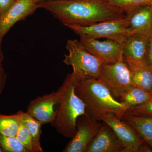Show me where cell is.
<instances>
[{
	"instance_id": "8992f818",
	"label": "cell",
	"mask_w": 152,
	"mask_h": 152,
	"mask_svg": "<svg viewBox=\"0 0 152 152\" xmlns=\"http://www.w3.org/2000/svg\"><path fill=\"white\" fill-rule=\"evenodd\" d=\"M98 79L107 87L115 98H120L133 86L130 70L124 58L113 64H103Z\"/></svg>"
},
{
	"instance_id": "d6986e66",
	"label": "cell",
	"mask_w": 152,
	"mask_h": 152,
	"mask_svg": "<svg viewBox=\"0 0 152 152\" xmlns=\"http://www.w3.org/2000/svg\"><path fill=\"white\" fill-rule=\"evenodd\" d=\"M125 15L145 6L152 5V0H104Z\"/></svg>"
},
{
	"instance_id": "52a82bcc",
	"label": "cell",
	"mask_w": 152,
	"mask_h": 152,
	"mask_svg": "<svg viewBox=\"0 0 152 152\" xmlns=\"http://www.w3.org/2000/svg\"><path fill=\"white\" fill-rule=\"evenodd\" d=\"M99 120L112 129L124 148H131L135 152H143L146 142L131 125L112 113L103 114Z\"/></svg>"
},
{
	"instance_id": "484cf974",
	"label": "cell",
	"mask_w": 152,
	"mask_h": 152,
	"mask_svg": "<svg viewBox=\"0 0 152 152\" xmlns=\"http://www.w3.org/2000/svg\"><path fill=\"white\" fill-rule=\"evenodd\" d=\"M7 78V75L3 67L0 69V94L2 92L5 86Z\"/></svg>"
},
{
	"instance_id": "e0dca14e",
	"label": "cell",
	"mask_w": 152,
	"mask_h": 152,
	"mask_svg": "<svg viewBox=\"0 0 152 152\" xmlns=\"http://www.w3.org/2000/svg\"><path fill=\"white\" fill-rule=\"evenodd\" d=\"M21 119L27 128L31 135L34 152H42L40 138L42 134V124L34 118L31 116L27 112L25 113L20 110Z\"/></svg>"
},
{
	"instance_id": "277c9868",
	"label": "cell",
	"mask_w": 152,
	"mask_h": 152,
	"mask_svg": "<svg viewBox=\"0 0 152 152\" xmlns=\"http://www.w3.org/2000/svg\"><path fill=\"white\" fill-rule=\"evenodd\" d=\"M66 48L69 53L64 55L63 62L72 66V75L77 81L99 78L104 64L100 59L88 51L80 41L68 40Z\"/></svg>"
},
{
	"instance_id": "44dd1931",
	"label": "cell",
	"mask_w": 152,
	"mask_h": 152,
	"mask_svg": "<svg viewBox=\"0 0 152 152\" xmlns=\"http://www.w3.org/2000/svg\"><path fill=\"white\" fill-rule=\"evenodd\" d=\"M0 145L5 152H29L16 136H7L0 133Z\"/></svg>"
},
{
	"instance_id": "2e32d148",
	"label": "cell",
	"mask_w": 152,
	"mask_h": 152,
	"mask_svg": "<svg viewBox=\"0 0 152 152\" xmlns=\"http://www.w3.org/2000/svg\"><path fill=\"white\" fill-rule=\"evenodd\" d=\"M131 125L152 150V117L125 113L123 118Z\"/></svg>"
},
{
	"instance_id": "4fadbf2b",
	"label": "cell",
	"mask_w": 152,
	"mask_h": 152,
	"mask_svg": "<svg viewBox=\"0 0 152 152\" xmlns=\"http://www.w3.org/2000/svg\"><path fill=\"white\" fill-rule=\"evenodd\" d=\"M150 39L140 34L128 36L122 44L125 61L144 66Z\"/></svg>"
},
{
	"instance_id": "f546056e",
	"label": "cell",
	"mask_w": 152,
	"mask_h": 152,
	"mask_svg": "<svg viewBox=\"0 0 152 152\" xmlns=\"http://www.w3.org/2000/svg\"><path fill=\"white\" fill-rule=\"evenodd\" d=\"M151 94H152V93H151Z\"/></svg>"
},
{
	"instance_id": "9a60e30c",
	"label": "cell",
	"mask_w": 152,
	"mask_h": 152,
	"mask_svg": "<svg viewBox=\"0 0 152 152\" xmlns=\"http://www.w3.org/2000/svg\"><path fill=\"white\" fill-rule=\"evenodd\" d=\"M125 62L130 70L131 81L133 86L152 93V71L142 65L130 61Z\"/></svg>"
},
{
	"instance_id": "7402d4cb",
	"label": "cell",
	"mask_w": 152,
	"mask_h": 152,
	"mask_svg": "<svg viewBox=\"0 0 152 152\" xmlns=\"http://www.w3.org/2000/svg\"><path fill=\"white\" fill-rule=\"evenodd\" d=\"M16 137L21 143L27 149L29 152H34V148L29 132L21 119V117L20 126Z\"/></svg>"
},
{
	"instance_id": "4316f807",
	"label": "cell",
	"mask_w": 152,
	"mask_h": 152,
	"mask_svg": "<svg viewBox=\"0 0 152 152\" xmlns=\"http://www.w3.org/2000/svg\"><path fill=\"white\" fill-rule=\"evenodd\" d=\"M4 59V56L2 50L1 48V44H0V69L3 67V62Z\"/></svg>"
},
{
	"instance_id": "30bf717a",
	"label": "cell",
	"mask_w": 152,
	"mask_h": 152,
	"mask_svg": "<svg viewBox=\"0 0 152 152\" xmlns=\"http://www.w3.org/2000/svg\"><path fill=\"white\" fill-rule=\"evenodd\" d=\"M59 104L58 91L40 96L31 101L28 106L27 113L42 125L51 123L54 120Z\"/></svg>"
},
{
	"instance_id": "d4e9b609",
	"label": "cell",
	"mask_w": 152,
	"mask_h": 152,
	"mask_svg": "<svg viewBox=\"0 0 152 152\" xmlns=\"http://www.w3.org/2000/svg\"><path fill=\"white\" fill-rule=\"evenodd\" d=\"M17 0H0V18L16 1Z\"/></svg>"
},
{
	"instance_id": "7a4b0ae2",
	"label": "cell",
	"mask_w": 152,
	"mask_h": 152,
	"mask_svg": "<svg viewBox=\"0 0 152 152\" xmlns=\"http://www.w3.org/2000/svg\"><path fill=\"white\" fill-rule=\"evenodd\" d=\"M73 77L76 81V94L86 105V115L100 121V117L103 114L112 113L122 119L130 109L124 103L117 101L107 87L99 79L77 81Z\"/></svg>"
},
{
	"instance_id": "5b68a950",
	"label": "cell",
	"mask_w": 152,
	"mask_h": 152,
	"mask_svg": "<svg viewBox=\"0 0 152 152\" xmlns=\"http://www.w3.org/2000/svg\"><path fill=\"white\" fill-rule=\"evenodd\" d=\"M67 27L79 36L97 39L106 38L122 44L128 37V20L122 18L110 20L88 26L69 25Z\"/></svg>"
},
{
	"instance_id": "7c38bea8",
	"label": "cell",
	"mask_w": 152,
	"mask_h": 152,
	"mask_svg": "<svg viewBox=\"0 0 152 152\" xmlns=\"http://www.w3.org/2000/svg\"><path fill=\"white\" fill-rule=\"evenodd\" d=\"M124 148L112 129L104 124L90 142L86 152H120Z\"/></svg>"
},
{
	"instance_id": "ac0fdd59",
	"label": "cell",
	"mask_w": 152,
	"mask_h": 152,
	"mask_svg": "<svg viewBox=\"0 0 152 152\" xmlns=\"http://www.w3.org/2000/svg\"><path fill=\"white\" fill-rule=\"evenodd\" d=\"M152 94L136 86H133L121 96V102L129 108L145 103L151 97Z\"/></svg>"
},
{
	"instance_id": "cb8c5ba5",
	"label": "cell",
	"mask_w": 152,
	"mask_h": 152,
	"mask_svg": "<svg viewBox=\"0 0 152 152\" xmlns=\"http://www.w3.org/2000/svg\"><path fill=\"white\" fill-rule=\"evenodd\" d=\"M144 66L152 72V37L150 39Z\"/></svg>"
},
{
	"instance_id": "5bb4252c",
	"label": "cell",
	"mask_w": 152,
	"mask_h": 152,
	"mask_svg": "<svg viewBox=\"0 0 152 152\" xmlns=\"http://www.w3.org/2000/svg\"><path fill=\"white\" fill-rule=\"evenodd\" d=\"M126 16L128 37L140 34L152 37V5L142 7Z\"/></svg>"
},
{
	"instance_id": "83f0119b",
	"label": "cell",
	"mask_w": 152,
	"mask_h": 152,
	"mask_svg": "<svg viewBox=\"0 0 152 152\" xmlns=\"http://www.w3.org/2000/svg\"><path fill=\"white\" fill-rule=\"evenodd\" d=\"M48 1V0H33V1H34L35 3H37V4L41 2L44 1Z\"/></svg>"
},
{
	"instance_id": "603a6c76",
	"label": "cell",
	"mask_w": 152,
	"mask_h": 152,
	"mask_svg": "<svg viewBox=\"0 0 152 152\" xmlns=\"http://www.w3.org/2000/svg\"><path fill=\"white\" fill-rule=\"evenodd\" d=\"M126 113L134 116L152 117V94L151 97L145 103L131 108Z\"/></svg>"
},
{
	"instance_id": "ba28073f",
	"label": "cell",
	"mask_w": 152,
	"mask_h": 152,
	"mask_svg": "<svg viewBox=\"0 0 152 152\" xmlns=\"http://www.w3.org/2000/svg\"><path fill=\"white\" fill-rule=\"evenodd\" d=\"M99 121L86 114L79 116L77 121L75 134L63 152H86L88 145L102 125Z\"/></svg>"
},
{
	"instance_id": "f1b7e54d",
	"label": "cell",
	"mask_w": 152,
	"mask_h": 152,
	"mask_svg": "<svg viewBox=\"0 0 152 152\" xmlns=\"http://www.w3.org/2000/svg\"><path fill=\"white\" fill-rule=\"evenodd\" d=\"M0 152H5L4 151L1 145H0Z\"/></svg>"
},
{
	"instance_id": "8fae6325",
	"label": "cell",
	"mask_w": 152,
	"mask_h": 152,
	"mask_svg": "<svg viewBox=\"0 0 152 152\" xmlns=\"http://www.w3.org/2000/svg\"><path fill=\"white\" fill-rule=\"evenodd\" d=\"M39 8L33 0H17L0 18V44L5 35L17 22L24 20Z\"/></svg>"
},
{
	"instance_id": "6da1fadb",
	"label": "cell",
	"mask_w": 152,
	"mask_h": 152,
	"mask_svg": "<svg viewBox=\"0 0 152 152\" xmlns=\"http://www.w3.org/2000/svg\"><path fill=\"white\" fill-rule=\"evenodd\" d=\"M37 5L65 26H88L126 16L104 0H48Z\"/></svg>"
},
{
	"instance_id": "3957f363",
	"label": "cell",
	"mask_w": 152,
	"mask_h": 152,
	"mask_svg": "<svg viewBox=\"0 0 152 152\" xmlns=\"http://www.w3.org/2000/svg\"><path fill=\"white\" fill-rule=\"evenodd\" d=\"M75 80L68 74L61 86L58 90L59 104L52 126L58 132L72 139L77 132V121L86 115V105L75 91Z\"/></svg>"
},
{
	"instance_id": "9c48e42d",
	"label": "cell",
	"mask_w": 152,
	"mask_h": 152,
	"mask_svg": "<svg viewBox=\"0 0 152 152\" xmlns=\"http://www.w3.org/2000/svg\"><path fill=\"white\" fill-rule=\"evenodd\" d=\"M80 37V42L85 48L104 64H113L124 58L122 44L110 39L100 41L84 36Z\"/></svg>"
},
{
	"instance_id": "ffe728a7",
	"label": "cell",
	"mask_w": 152,
	"mask_h": 152,
	"mask_svg": "<svg viewBox=\"0 0 152 152\" xmlns=\"http://www.w3.org/2000/svg\"><path fill=\"white\" fill-rule=\"evenodd\" d=\"M20 122V111L10 115L0 114V133L7 136H16Z\"/></svg>"
}]
</instances>
